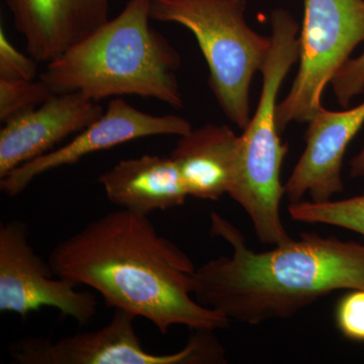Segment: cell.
<instances>
[{
    "label": "cell",
    "mask_w": 364,
    "mask_h": 364,
    "mask_svg": "<svg viewBox=\"0 0 364 364\" xmlns=\"http://www.w3.org/2000/svg\"><path fill=\"white\" fill-rule=\"evenodd\" d=\"M289 215L306 224H324L350 230L364 237V196L340 200L291 203Z\"/></svg>",
    "instance_id": "15"
},
{
    "label": "cell",
    "mask_w": 364,
    "mask_h": 364,
    "mask_svg": "<svg viewBox=\"0 0 364 364\" xmlns=\"http://www.w3.org/2000/svg\"><path fill=\"white\" fill-rule=\"evenodd\" d=\"M98 102L80 92L52 95L31 111L11 117L0 130V178L23 163L54 150L105 114Z\"/></svg>",
    "instance_id": "10"
},
{
    "label": "cell",
    "mask_w": 364,
    "mask_h": 364,
    "mask_svg": "<svg viewBox=\"0 0 364 364\" xmlns=\"http://www.w3.org/2000/svg\"><path fill=\"white\" fill-rule=\"evenodd\" d=\"M272 45L261 68L262 88L255 114L242 130L238 164L229 195L245 210L258 240L280 245L291 240L280 215L284 186L282 165L289 147L280 140L277 95L287 73L299 61V26L289 11L270 14Z\"/></svg>",
    "instance_id": "4"
},
{
    "label": "cell",
    "mask_w": 364,
    "mask_h": 364,
    "mask_svg": "<svg viewBox=\"0 0 364 364\" xmlns=\"http://www.w3.org/2000/svg\"><path fill=\"white\" fill-rule=\"evenodd\" d=\"M246 0H151V20L188 28L200 46L208 85L230 122L244 130L251 119L250 86L272 39L245 20Z\"/></svg>",
    "instance_id": "5"
},
{
    "label": "cell",
    "mask_w": 364,
    "mask_h": 364,
    "mask_svg": "<svg viewBox=\"0 0 364 364\" xmlns=\"http://www.w3.org/2000/svg\"><path fill=\"white\" fill-rule=\"evenodd\" d=\"M136 316L117 310L111 322L95 331L78 332L52 341L28 336L9 345L18 364H215L226 363L224 347L214 331L195 330L181 351L153 354L136 334Z\"/></svg>",
    "instance_id": "7"
},
{
    "label": "cell",
    "mask_w": 364,
    "mask_h": 364,
    "mask_svg": "<svg viewBox=\"0 0 364 364\" xmlns=\"http://www.w3.org/2000/svg\"><path fill=\"white\" fill-rule=\"evenodd\" d=\"M299 71L277 105L279 133L289 124H308L322 109L326 86L364 43V0H304Z\"/></svg>",
    "instance_id": "6"
},
{
    "label": "cell",
    "mask_w": 364,
    "mask_h": 364,
    "mask_svg": "<svg viewBox=\"0 0 364 364\" xmlns=\"http://www.w3.org/2000/svg\"><path fill=\"white\" fill-rule=\"evenodd\" d=\"M72 279L53 273L28 240L25 223L0 226V312L26 317L41 309H57L80 326L90 324L97 312V299L79 291Z\"/></svg>",
    "instance_id": "8"
},
{
    "label": "cell",
    "mask_w": 364,
    "mask_h": 364,
    "mask_svg": "<svg viewBox=\"0 0 364 364\" xmlns=\"http://www.w3.org/2000/svg\"><path fill=\"white\" fill-rule=\"evenodd\" d=\"M49 264L57 277L91 287L107 306L146 318L163 335L176 325L208 331L231 325L193 298V261L146 215L119 208L98 218L57 244Z\"/></svg>",
    "instance_id": "1"
},
{
    "label": "cell",
    "mask_w": 364,
    "mask_h": 364,
    "mask_svg": "<svg viewBox=\"0 0 364 364\" xmlns=\"http://www.w3.org/2000/svg\"><path fill=\"white\" fill-rule=\"evenodd\" d=\"M52 91L42 80H7L0 79V121L36 109L51 97Z\"/></svg>",
    "instance_id": "16"
},
{
    "label": "cell",
    "mask_w": 364,
    "mask_h": 364,
    "mask_svg": "<svg viewBox=\"0 0 364 364\" xmlns=\"http://www.w3.org/2000/svg\"><path fill=\"white\" fill-rule=\"evenodd\" d=\"M26 53L51 63L109 20L111 0H4Z\"/></svg>",
    "instance_id": "12"
},
{
    "label": "cell",
    "mask_w": 364,
    "mask_h": 364,
    "mask_svg": "<svg viewBox=\"0 0 364 364\" xmlns=\"http://www.w3.org/2000/svg\"><path fill=\"white\" fill-rule=\"evenodd\" d=\"M150 7L151 0H128L116 18L48 63L39 78L55 95L80 92L97 102L138 95L181 109V57L150 26Z\"/></svg>",
    "instance_id": "3"
},
{
    "label": "cell",
    "mask_w": 364,
    "mask_h": 364,
    "mask_svg": "<svg viewBox=\"0 0 364 364\" xmlns=\"http://www.w3.org/2000/svg\"><path fill=\"white\" fill-rule=\"evenodd\" d=\"M337 328L352 341L364 342V289H351L335 311Z\"/></svg>",
    "instance_id": "17"
},
{
    "label": "cell",
    "mask_w": 364,
    "mask_h": 364,
    "mask_svg": "<svg viewBox=\"0 0 364 364\" xmlns=\"http://www.w3.org/2000/svg\"><path fill=\"white\" fill-rule=\"evenodd\" d=\"M38 75L37 61L18 51L0 28V79L33 80Z\"/></svg>",
    "instance_id": "18"
},
{
    "label": "cell",
    "mask_w": 364,
    "mask_h": 364,
    "mask_svg": "<svg viewBox=\"0 0 364 364\" xmlns=\"http://www.w3.org/2000/svg\"><path fill=\"white\" fill-rule=\"evenodd\" d=\"M308 124L305 150L284 184L291 203L301 202L305 196L312 202H326L343 191V158L363 126L364 102L341 112L322 107Z\"/></svg>",
    "instance_id": "11"
},
{
    "label": "cell",
    "mask_w": 364,
    "mask_h": 364,
    "mask_svg": "<svg viewBox=\"0 0 364 364\" xmlns=\"http://www.w3.org/2000/svg\"><path fill=\"white\" fill-rule=\"evenodd\" d=\"M109 202L149 215L179 207L188 195L171 157L158 155L122 160L98 178Z\"/></svg>",
    "instance_id": "14"
},
{
    "label": "cell",
    "mask_w": 364,
    "mask_h": 364,
    "mask_svg": "<svg viewBox=\"0 0 364 364\" xmlns=\"http://www.w3.org/2000/svg\"><path fill=\"white\" fill-rule=\"evenodd\" d=\"M210 233L233 253L196 270L193 296L231 321L257 325L293 317L340 289H364V245L303 233L299 239L255 252L238 228L217 213Z\"/></svg>",
    "instance_id": "2"
},
{
    "label": "cell",
    "mask_w": 364,
    "mask_h": 364,
    "mask_svg": "<svg viewBox=\"0 0 364 364\" xmlns=\"http://www.w3.org/2000/svg\"><path fill=\"white\" fill-rule=\"evenodd\" d=\"M333 92L341 107L350 105L352 98L364 91V52L358 58L349 59L331 81Z\"/></svg>",
    "instance_id": "19"
},
{
    "label": "cell",
    "mask_w": 364,
    "mask_h": 364,
    "mask_svg": "<svg viewBox=\"0 0 364 364\" xmlns=\"http://www.w3.org/2000/svg\"><path fill=\"white\" fill-rule=\"evenodd\" d=\"M240 136L226 124H207L181 136L170 157L188 196L218 200L233 186Z\"/></svg>",
    "instance_id": "13"
},
{
    "label": "cell",
    "mask_w": 364,
    "mask_h": 364,
    "mask_svg": "<svg viewBox=\"0 0 364 364\" xmlns=\"http://www.w3.org/2000/svg\"><path fill=\"white\" fill-rule=\"evenodd\" d=\"M193 130L191 124L176 114L155 116L139 111L123 98H114L97 121L76 134L75 138L58 149L23 163L0 178V189L7 196H16L37 177L64 166H71L82 158L109 150L121 144L151 136H184Z\"/></svg>",
    "instance_id": "9"
},
{
    "label": "cell",
    "mask_w": 364,
    "mask_h": 364,
    "mask_svg": "<svg viewBox=\"0 0 364 364\" xmlns=\"http://www.w3.org/2000/svg\"><path fill=\"white\" fill-rule=\"evenodd\" d=\"M350 176L353 178L364 176V148L351 159Z\"/></svg>",
    "instance_id": "20"
}]
</instances>
